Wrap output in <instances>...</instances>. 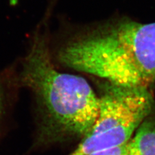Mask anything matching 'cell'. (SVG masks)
<instances>
[{
  "mask_svg": "<svg viewBox=\"0 0 155 155\" xmlns=\"http://www.w3.org/2000/svg\"><path fill=\"white\" fill-rule=\"evenodd\" d=\"M51 47L65 67L122 86L155 85V22L122 16L72 27Z\"/></svg>",
  "mask_w": 155,
  "mask_h": 155,
  "instance_id": "1",
  "label": "cell"
},
{
  "mask_svg": "<svg viewBox=\"0 0 155 155\" xmlns=\"http://www.w3.org/2000/svg\"><path fill=\"white\" fill-rule=\"evenodd\" d=\"M48 25L41 23L32 38L17 85L32 93L36 129L32 149L81 140L98 112V97L83 77L64 73L53 60Z\"/></svg>",
  "mask_w": 155,
  "mask_h": 155,
  "instance_id": "2",
  "label": "cell"
},
{
  "mask_svg": "<svg viewBox=\"0 0 155 155\" xmlns=\"http://www.w3.org/2000/svg\"><path fill=\"white\" fill-rule=\"evenodd\" d=\"M98 112L93 127L68 155H88L128 143L151 116L154 101L149 89L98 82Z\"/></svg>",
  "mask_w": 155,
  "mask_h": 155,
  "instance_id": "3",
  "label": "cell"
},
{
  "mask_svg": "<svg viewBox=\"0 0 155 155\" xmlns=\"http://www.w3.org/2000/svg\"><path fill=\"white\" fill-rule=\"evenodd\" d=\"M127 155H155V117L140 124L128 144Z\"/></svg>",
  "mask_w": 155,
  "mask_h": 155,
  "instance_id": "4",
  "label": "cell"
},
{
  "mask_svg": "<svg viewBox=\"0 0 155 155\" xmlns=\"http://www.w3.org/2000/svg\"><path fill=\"white\" fill-rule=\"evenodd\" d=\"M18 88L13 71L0 74V141L7 132L10 112Z\"/></svg>",
  "mask_w": 155,
  "mask_h": 155,
  "instance_id": "5",
  "label": "cell"
},
{
  "mask_svg": "<svg viewBox=\"0 0 155 155\" xmlns=\"http://www.w3.org/2000/svg\"><path fill=\"white\" fill-rule=\"evenodd\" d=\"M129 142L114 147L100 150L88 155H127Z\"/></svg>",
  "mask_w": 155,
  "mask_h": 155,
  "instance_id": "6",
  "label": "cell"
},
{
  "mask_svg": "<svg viewBox=\"0 0 155 155\" xmlns=\"http://www.w3.org/2000/svg\"><path fill=\"white\" fill-rule=\"evenodd\" d=\"M18 2V0H11V3L12 4V5H15Z\"/></svg>",
  "mask_w": 155,
  "mask_h": 155,
  "instance_id": "7",
  "label": "cell"
}]
</instances>
